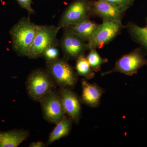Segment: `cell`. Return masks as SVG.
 Wrapping results in <instances>:
<instances>
[{"label":"cell","mask_w":147,"mask_h":147,"mask_svg":"<svg viewBox=\"0 0 147 147\" xmlns=\"http://www.w3.org/2000/svg\"><path fill=\"white\" fill-rule=\"evenodd\" d=\"M91 1L74 0L62 14L58 26L60 28L80 23L91 16Z\"/></svg>","instance_id":"5b68a950"},{"label":"cell","mask_w":147,"mask_h":147,"mask_svg":"<svg viewBox=\"0 0 147 147\" xmlns=\"http://www.w3.org/2000/svg\"><path fill=\"white\" fill-rule=\"evenodd\" d=\"M37 26L29 17H23L10 29L12 49L18 56L28 57L36 34Z\"/></svg>","instance_id":"6da1fadb"},{"label":"cell","mask_w":147,"mask_h":147,"mask_svg":"<svg viewBox=\"0 0 147 147\" xmlns=\"http://www.w3.org/2000/svg\"><path fill=\"white\" fill-rule=\"evenodd\" d=\"M60 29L54 25H38L36 34L27 57L33 59L41 57L48 47L59 46L57 35Z\"/></svg>","instance_id":"277c9868"},{"label":"cell","mask_w":147,"mask_h":147,"mask_svg":"<svg viewBox=\"0 0 147 147\" xmlns=\"http://www.w3.org/2000/svg\"><path fill=\"white\" fill-rule=\"evenodd\" d=\"M59 93L65 114L71 120L79 123L82 114L81 98L68 88H60Z\"/></svg>","instance_id":"8fae6325"},{"label":"cell","mask_w":147,"mask_h":147,"mask_svg":"<svg viewBox=\"0 0 147 147\" xmlns=\"http://www.w3.org/2000/svg\"><path fill=\"white\" fill-rule=\"evenodd\" d=\"M101 1H105L117 5L123 6L128 9L133 4L135 0H101Z\"/></svg>","instance_id":"44dd1931"},{"label":"cell","mask_w":147,"mask_h":147,"mask_svg":"<svg viewBox=\"0 0 147 147\" xmlns=\"http://www.w3.org/2000/svg\"><path fill=\"white\" fill-rule=\"evenodd\" d=\"M100 24H98L89 19L68 26L71 30L86 42H88L92 38Z\"/></svg>","instance_id":"5bb4252c"},{"label":"cell","mask_w":147,"mask_h":147,"mask_svg":"<svg viewBox=\"0 0 147 147\" xmlns=\"http://www.w3.org/2000/svg\"><path fill=\"white\" fill-rule=\"evenodd\" d=\"M27 93L30 97L40 102L53 91L57 84L46 69L37 68L29 74L26 83Z\"/></svg>","instance_id":"7a4b0ae2"},{"label":"cell","mask_w":147,"mask_h":147,"mask_svg":"<svg viewBox=\"0 0 147 147\" xmlns=\"http://www.w3.org/2000/svg\"><path fill=\"white\" fill-rule=\"evenodd\" d=\"M16 1L21 8L27 11L29 14H34L35 13V11L32 6V0H16Z\"/></svg>","instance_id":"ffe728a7"},{"label":"cell","mask_w":147,"mask_h":147,"mask_svg":"<svg viewBox=\"0 0 147 147\" xmlns=\"http://www.w3.org/2000/svg\"><path fill=\"white\" fill-rule=\"evenodd\" d=\"M47 146L46 144L42 142H32L29 146L30 147H45Z\"/></svg>","instance_id":"7402d4cb"},{"label":"cell","mask_w":147,"mask_h":147,"mask_svg":"<svg viewBox=\"0 0 147 147\" xmlns=\"http://www.w3.org/2000/svg\"><path fill=\"white\" fill-rule=\"evenodd\" d=\"M46 70L60 88H74L78 81V75L65 59L46 62Z\"/></svg>","instance_id":"3957f363"},{"label":"cell","mask_w":147,"mask_h":147,"mask_svg":"<svg viewBox=\"0 0 147 147\" xmlns=\"http://www.w3.org/2000/svg\"><path fill=\"white\" fill-rule=\"evenodd\" d=\"M82 86L81 102L92 108L98 107L100 104V98L105 92V90L95 83H89L84 79L82 80Z\"/></svg>","instance_id":"7c38bea8"},{"label":"cell","mask_w":147,"mask_h":147,"mask_svg":"<svg viewBox=\"0 0 147 147\" xmlns=\"http://www.w3.org/2000/svg\"><path fill=\"white\" fill-rule=\"evenodd\" d=\"M86 57L91 68L94 72H98L101 69V65L107 63L108 60L107 58L101 57L96 51V49H91Z\"/></svg>","instance_id":"ac0fdd59"},{"label":"cell","mask_w":147,"mask_h":147,"mask_svg":"<svg viewBox=\"0 0 147 147\" xmlns=\"http://www.w3.org/2000/svg\"><path fill=\"white\" fill-rule=\"evenodd\" d=\"M126 27L134 40L147 50V27H140L132 23H129Z\"/></svg>","instance_id":"2e32d148"},{"label":"cell","mask_w":147,"mask_h":147,"mask_svg":"<svg viewBox=\"0 0 147 147\" xmlns=\"http://www.w3.org/2000/svg\"><path fill=\"white\" fill-rule=\"evenodd\" d=\"M58 47L52 46L48 47L42 53L41 57L44 58L46 62L52 61L59 59V51Z\"/></svg>","instance_id":"d6986e66"},{"label":"cell","mask_w":147,"mask_h":147,"mask_svg":"<svg viewBox=\"0 0 147 147\" xmlns=\"http://www.w3.org/2000/svg\"><path fill=\"white\" fill-rule=\"evenodd\" d=\"M63 32L59 45L63 52L66 59L76 60L81 55L89 50L88 42L69 28H63Z\"/></svg>","instance_id":"8992f818"},{"label":"cell","mask_w":147,"mask_h":147,"mask_svg":"<svg viewBox=\"0 0 147 147\" xmlns=\"http://www.w3.org/2000/svg\"><path fill=\"white\" fill-rule=\"evenodd\" d=\"M29 136L27 130L13 129L0 131V147H17L26 141Z\"/></svg>","instance_id":"4fadbf2b"},{"label":"cell","mask_w":147,"mask_h":147,"mask_svg":"<svg viewBox=\"0 0 147 147\" xmlns=\"http://www.w3.org/2000/svg\"><path fill=\"white\" fill-rule=\"evenodd\" d=\"M122 22L111 20H102L91 40L88 42L89 50L91 49L102 48L110 43L120 33L124 28Z\"/></svg>","instance_id":"52a82bcc"},{"label":"cell","mask_w":147,"mask_h":147,"mask_svg":"<svg viewBox=\"0 0 147 147\" xmlns=\"http://www.w3.org/2000/svg\"><path fill=\"white\" fill-rule=\"evenodd\" d=\"M44 119L48 122L57 123L65 116L59 93L56 90L50 93L40 101Z\"/></svg>","instance_id":"9c48e42d"},{"label":"cell","mask_w":147,"mask_h":147,"mask_svg":"<svg viewBox=\"0 0 147 147\" xmlns=\"http://www.w3.org/2000/svg\"><path fill=\"white\" fill-rule=\"evenodd\" d=\"M146 27H147V19H146Z\"/></svg>","instance_id":"603a6c76"},{"label":"cell","mask_w":147,"mask_h":147,"mask_svg":"<svg viewBox=\"0 0 147 147\" xmlns=\"http://www.w3.org/2000/svg\"><path fill=\"white\" fill-rule=\"evenodd\" d=\"M48 137L46 145L49 146L61 138L66 137L70 133L72 125V120L65 116L57 123Z\"/></svg>","instance_id":"9a60e30c"},{"label":"cell","mask_w":147,"mask_h":147,"mask_svg":"<svg viewBox=\"0 0 147 147\" xmlns=\"http://www.w3.org/2000/svg\"><path fill=\"white\" fill-rule=\"evenodd\" d=\"M147 64V60L141 50L136 49L121 57L116 61L112 69L102 72L101 76H106L114 72H120L128 76H132Z\"/></svg>","instance_id":"ba28073f"},{"label":"cell","mask_w":147,"mask_h":147,"mask_svg":"<svg viewBox=\"0 0 147 147\" xmlns=\"http://www.w3.org/2000/svg\"><path fill=\"white\" fill-rule=\"evenodd\" d=\"M128 9L123 6L114 4L101 0L91 1V16L122 22L125 13Z\"/></svg>","instance_id":"30bf717a"},{"label":"cell","mask_w":147,"mask_h":147,"mask_svg":"<svg viewBox=\"0 0 147 147\" xmlns=\"http://www.w3.org/2000/svg\"><path fill=\"white\" fill-rule=\"evenodd\" d=\"M76 60L75 69L78 76H83L87 80L93 79L94 77L95 74L91 68L85 55H81Z\"/></svg>","instance_id":"e0dca14e"}]
</instances>
